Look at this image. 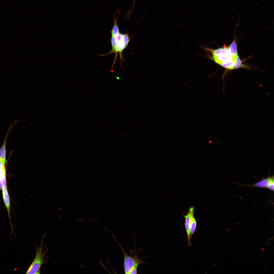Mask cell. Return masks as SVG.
<instances>
[{
  "label": "cell",
  "instance_id": "8992f818",
  "mask_svg": "<svg viewBox=\"0 0 274 274\" xmlns=\"http://www.w3.org/2000/svg\"><path fill=\"white\" fill-rule=\"evenodd\" d=\"M3 196L5 204L8 210L10 222V226L11 227V231H13L12 225L10 217V201L9 195L7 188L2 190Z\"/></svg>",
  "mask_w": 274,
  "mask_h": 274
},
{
  "label": "cell",
  "instance_id": "d6986e66",
  "mask_svg": "<svg viewBox=\"0 0 274 274\" xmlns=\"http://www.w3.org/2000/svg\"><path fill=\"white\" fill-rule=\"evenodd\" d=\"M138 267H136L132 268L130 270L129 274H137Z\"/></svg>",
  "mask_w": 274,
  "mask_h": 274
},
{
  "label": "cell",
  "instance_id": "7a4b0ae2",
  "mask_svg": "<svg viewBox=\"0 0 274 274\" xmlns=\"http://www.w3.org/2000/svg\"><path fill=\"white\" fill-rule=\"evenodd\" d=\"M110 233L116 241L123 251L124 259V270L125 274H129L132 268L135 267H138L140 264H147L139 258L138 254H135L134 256L133 257L131 255H129L123 249L121 244L116 240L115 237L111 233Z\"/></svg>",
  "mask_w": 274,
  "mask_h": 274
},
{
  "label": "cell",
  "instance_id": "9a60e30c",
  "mask_svg": "<svg viewBox=\"0 0 274 274\" xmlns=\"http://www.w3.org/2000/svg\"><path fill=\"white\" fill-rule=\"evenodd\" d=\"M6 188V175L0 176V189L3 190Z\"/></svg>",
  "mask_w": 274,
  "mask_h": 274
},
{
  "label": "cell",
  "instance_id": "5bb4252c",
  "mask_svg": "<svg viewBox=\"0 0 274 274\" xmlns=\"http://www.w3.org/2000/svg\"><path fill=\"white\" fill-rule=\"evenodd\" d=\"M126 48L124 44L122 42L118 43L117 44L115 53L116 54L117 53L119 52L120 53V57H122V52Z\"/></svg>",
  "mask_w": 274,
  "mask_h": 274
},
{
  "label": "cell",
  "instance_id": "ba28073f",
  "mask_svg": "<svg viewBox=\"0 0 274 274\" xmlns=\"http://www.w3.org/2000/svg\"><path fill=\"white\" fill-rule=\"evenodd\" d=\"M228 47V50L230 55L233 58L238 55L237 45L235 41H234Z\"/></svg>",
  "mask_w": 274,
  "mask_h": 274
},
{
  "label": "cell",
  "instance_id": "9c48e42d",
  "mask_svg": "<svg viewBox=\"0 0 274 274\" xmlns=\"http://www.w3.org/2000/svg\"><path fill=\"white\" fill-rule=\"evenodd\" d=\"M235 64L231 68V70L236 69L239 68L246 69H249L250 67L248 65L244 64L238 55L235 57Z\"/></svg>",
  "mask_w": 274,
  "mask_h": 274
},
{
  "label": "cell",
  "instance_id": "7c38bea8",
  "mask_svg": "<svg viewBox=\"0 0 274 274\" xmlns=\"http://www.w3.org/2000/svg\"><path fill=\"white\" fill-rule=\"evenodd\" d=\"M197 221L193 215L192 218L191 226L190 231V239L191 240L196 228Z\"/></svg>",
  "mask_w": 274,
  "mask_h": 274
},
{
  "label": "cell",
  "instance_id": "5b68a950",
  "mask_svg": "<svg viewBox=\"0 0 274 274\" xmlns=\"http://www.w3.org/2000/svg\"><path fill=\"white\" fill-rule=\"evenodd\" d=\"M274 179L273 175L272 176H270V174L267 178H263L261 180L256 182L253 184L244 186L249 187H255L267 188L269 183L272 180H274Z\"/></svg>",
  "mask_w": 274,
  "mask_h": 274
},
{
  "label": "cell",
  "instance_id": "30bf717a",
  "mask_svg": "<svg viewBox=\"0 0 274 274\" xmlns=\"http://www.w3.org/2000/svg\"><path fill=\"white\" fill-rule=\"evenodd\" d=\"M118 19L117 16L116 17L114 14L113 26L111 32L112 37L116 36L119 33V28L117 23Z\"/></svg>",
  "mask_w": 274,
  "mask_h": 274
},
{
  "label": "cell",
  "instance_id": "44dd1931",
  "mask_svg": "<svg viewBox=\"0 0 274 274\" xmlns=\"http://www.w3.org/2000/svg\"><path fill=\"white\" fill-rule=\"evenodd\" d=\"M116 79H117L118 80H119V78L118 77H116Z\"/></svg>",
  "mask_w": 274,
  "mask_h": 274
},
{
  "label": "cell",
  "instance_id": "8fae6325",
  "mask_svg": "<svg viewBox=\"0 0 274 274\" xmlns=\"http://www.w3.org/2000/svg\"><path fill=\"white\" fill-rule=\"evenodd\" d=\"M235 64V60L234 58L232 60L223 62L219 65L226 69L231 70Z\"/></svg>",
  "mask_w": 274,
  "mask_h": 274
},
{
  "label": "cell",
  "instance_id": "ac0fdd59",
  "mask_svg": "<svg viewBox=\"0 0 274 274\" xmlns=\"http://www.w3.org/2000/svg\"><path fill=\"white\" fill-rule=\"evenodd\" d=\"M123 34L119 33L116 36H115L116 38L117 43L122 42L123 38Z\"/></svg>",
  "mask_w": 274,
  "mask_h": 274
},
{
  "label": "cell",
  "instance_id": "4fadbf2b",
  "mask_svg": "<svg viewBox=\"0 0 274 274\" xmlns=\"http://www.w3.org/2000/svg\"><path fill=\"white\" fill-rule=\"evenodd\" d=\"M111 42L112 47L111 50L109 52L106 54L101 55V56L108 55L115 53L116 47L117 44L115 36L111 37Z\"/></svg>",
  "mask_w": 274,
  "mask_h": 274
},
{
  "label": "cell",
  "instance_id": "e0dca14e",
  "mask_svg": "<svg viewBox=\"0 0 274 274\" xmlns=\"http://www.w3.org/2000/svg\"><path fill=\"white\" fill-rule=\"evenodd\" d=\"M135 0H133V4L131 9L127 12L126 18L129 20H130L131 14L132 12L133 8L134 7Z\"/></svg>",
  "mask_w": 274,
  "mask_h": 274
},
{
  "label": "cell",
  "instance_id": "52a82bcc",
  "mask_svg": "<svg viewBox=\"0 0 274 274\" xmlns=\"http://www.w3.org/2000/svg\"><path fill=\"white\" fill-rule=\"evenodd\" d=\"M9 130L7 132L4 142L0 149V162L5 166L6 157V143Z\"/></svg>",
  "mask_w": 274,
  "mask_h": 274
},
{
  "label": "cell",
  "instance_id": "ffe728a7",
  "mask_svg": "<svg viewBox=\"0 0 274 274\" xmlns=\"http://www.w3.org/2000/svg\"><path fill=\"white\" fill-rule=\"evenodd\" d=\"M4 168H5V166L3 165L1 162H0V169Z\"/></svg>",
  "mask_w": 274,
  "mask_h": 274
},
{
  "label": "cell",
  "instance_id": "3957f363",
  "mask_svg": "<svg viewBox=\"0 0 274 274\" xmlns=\"http://www.w3.org/2000/svg\"><path fill=\"white\" fill-rule=\"evenodd\" d=\"M211 53L212 59L219 64L235 58H233L229 54L228 47L212 49Z\"/></svg>",
  "mask_w": 274,
  "mask_h": 274
},
{
  "label": "cell",
  "instance_id": "6da1fadb",
  "mask_svg": "<svg viewBox=\"0 0 274 274\" xmlns=\"http://www.w3.org/2000/svg\"><path fill=\"white\" fill-rule=\"evenodd\" d=\"M44 235L40 247L36 246V253L35 258L32 263L28 268L26 274H39L40 273L41 267L45 262L44 259L45 251H43L44 248L42 247Z\"/></svg>",
  "mask_w": 274,
  "mask_h": 274
},
{
  "label": "cell",
  "instance_id": "2e32d148",
  "mask_svg": "<svg viewBox=\"0 0 274 274\" xmlns=\"http://www.w3.org/2000/svg\"><path fill=\"white\" fill-rule=\"evenodd\" d=\"M130 41V38L128 34L125 33L123 34L122 40V42L124 44L126 47Z\"/></svg>",
  "mask_w": 274,
  "mask_h": 274
},
{
  "label": "cell",
  "instance_id": "277c9868",
  "mask_svg": "<svg viewBox=\"0 0 274 274\" xmlns=\"http://www.w3.org/2000/svg\"><path fill=\"white\" fill-rule=\"evenodd\" d=\"M194 207H191L189 209L187 214L184 216L185 218L184 225L187 234L188 243L190 246L191 245L190 235L191 219L192 216L194 215Z\"/></svg>",
  "mask_w": 274,
  "mask_h": 274
}]
</instances>
